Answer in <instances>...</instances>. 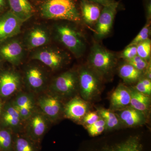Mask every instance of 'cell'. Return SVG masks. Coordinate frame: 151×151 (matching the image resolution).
<instances>
[{
	"label": "cell",
	"mask_w": 151,
	"mask_h": 151,
	"mask_svg": "<svg viewBox=\"0 0 151 151\" xmlns=\"http://www.w3.org/2000/svg\"><path fill=\"white\" fill-rule=\"evenodd\" d=\"M39 10L41 16L47 19L82 20L77 0H40Z\"/></svg>",
	"instance_id": "1"
},
{
	"label": "cell",
	"mask_w": 151,
	"mask_h": 151,
	"mask_svg": "<svg viewBox=\"0 0 151 151\" xmlns=\"http://www.w3.org/2000/svg\"><path fill=\"white\" fill-rule=\"evenodd\" d=\"M143 137L131 135L119 139H105L85 145L80 151H147Z\"/></svg>",
	"instance_id": "2"
},
{
	"label": "cell",
	"mask_w": 151,
	"mask_h": 151,
	"mask_svg": "<svg viewBox=\"0 0 151 151\" xmlns=\"http://www.w3.org/2000/svg\"><path fill=\"white\" fill-rule=\"evenodd\" d=\"M54 36L57 40L76 58L83 55L86 50V40L83 35L72 25L60 23L55 25Z\"/></svg>",
	"instance_id": "3"
},
{
	"label": "cell",
	"mask_w": 151,
	"mask_h": 151,
	"mask_svg": "<svg viewBox=\"0 0 151 151\" xmlns=\"http://www.w3.org/2000/svg\"><path fill=\"white\" fill-rule=\"evenodd\" d=\"M89 68L100 78H106L113 73L117 64L116 55L97 43L91 47L88 56Z\"/></svg>",
	"instance_id": "4"
},
{
	"label": "cell",
	"mask_w": 151,
	"mask_h": 151,
	"mask_svg": "<svg viewBox=\"0 0 151 151\" xmlns=\"http://www.w3.org/2000/svg\"><path fill=\"white\" fill-rule=\"evenodd\" d=\"M44 67L37 62L30 63L25 66L22 76L23 84L27 91L37 94L47 90L50 84L49 76Z\"/></svg>",
	"instance_id": "5"
},
{
	"label": "cell",
	"mask_w": 151,
	"mask_h": 151,
	"mask_svg": "<svg viewBox=\"0 0 151 151\" xmlns=\"http://www.w3.org/2000/svg\"><path fill=\"white\" fill-rule=\"evenodd\" d=\"M30 58L54 71L62 69L70 60V55L67 52L48 45L32 50Z\"/></svg>",
	"instance_id": "6"
},
{
	"label": "cell",
	"mask_w": 151,
	"mask_h": 151,
	"mask_svg": "<svg viewBox=\"0 0 151 151\" xmlns=\"http://www.w3.org/2000/svg\"><path fill=\"white\" fill-rule=\"evenodd\" d=\"M78 87V73L70 70L58 76L50 82L47 90L61 99L73 96Z\"/></svg>",
	"instance_id": "7"
},
{
	"label": "cell",
	"mask_w": 151,
	"mask_h": 151,
	"mask_svg": "<svg viewBox=\"0 0 151 151\" xmlns=\"http://www.w3.org/2000/svg\"><path fill=\"white\" fill-rule=\"evenodd\" d=\"M51 123L37 107L25 122L23 133L32 140L40 145Z\"/></svg>",
	"instance_id": "8"
},
{
	"label": "cell",
	"mask_w": 151,
	"mask_h": 151,
	"mask_svg": "<svg viewBox=\"0 0 151 151\" xmlns=\"http://www.w3.org/2000/svg\"><path fill=\"white\" fill-rule=\"evenodd\" d=\"M21 74L14 69L0 71V100L5 102L22 91Z\"/></svg>",
	"instance_id": "9"
},
{
	"label": "cell",
	"mask_w": 151,
	"mask_h": 151,
	"mask_svg": "<svg viewBox=\"0 0 151 151\" xmlns=\"http://www.w3.org/2000/svg\"><path fill=\"white\" fill-rule=\"evenodd\" d=\"M78 75L81 97L86 101L92 100L100 92V77L89 67H81Z\"/></svg>",
	"instance_id": "10"
},
{
	"label": "cell",
	"mask_w": 151,
	"mask_h": 151,
	"mask_svg": "<svg viewBox=\"0 0 151 151\" xmlns=\"http://www.w3.org/2000/svg\"><path fill=\"white\" fill-rule=\"evenodd\" d=\"M25 47L18 38H11L0 43V59L14 66L20 65L24 58Z\"/></svg>",
	"instance_id": "11"
},
{
	"label": "cell",
	"mask_w": 151,
	"mask_h": 151,
	"mask_svg": "<svg viewBox=\"0 0 151 151\" xmlns=\"http://www.w3.org/2000/svg\"><path fill=\"white\" fill-rule=\"evenodd\" d=\"M24 125V121L11 99L5 102L0 115V127L17 134L23 133Z\"/></svg>",
	"instance_id": "12"
},
{
	"label": "cell",
	"mask_w": 151,
	"mask_h": 151,
	"mask_svg": "<svg viewBox=\"0 0 151 151\" xmlns=\"http://www.w3.org/2000/svg\"><path fill=\"white\" fill-rule=\"evenodd\" d=\"M36 105L52 123L59 119L63 111L61 99L48 91L40 94Z\"/></svg>",
	"instance_id": "13"
},
{
	"label": "cell",
	"mask_w": 151,
	"mask_h": 151,
	"mask_svg": "<svg viewBox=\"0 0 151 151\" xmlns=\"http://www.w3.org/2000/svg\"><path fill=\"white\" fill-rule=\"evenodd\" d=\"M51 33L50 31L44 25H34L26 33L23 42L24 47L32 51L48 45L51 41Z\"/></svg>",
	"instance_id": "14"
},
{
	"label": "cell",
	"mask_w": 151,
	"mask_h": 151,
	"mask_svg": "<svg viewBox=\"0 0 151 151\" xmlns=\"http://www.w3.org/2000/svg\"><path fill=\"white\" fill-rule=\"evenodd\" d=\"M119 4V2L115 1L103 6L96 23V34L98 39L103 38L111 32Z\"/></svg>",
	"instance_id": "15"
},
{
	"label": "cell",
	"mask_w": 151,
	"mask_h": 151,
	"mask_svg": "<svg viewBox=\"0 0 151 151\" xmlns=\"http://www.w3.org/2000/svg\"><path fill=\"white\" fill-rule=\"evenodd\" d=\"M23 22L9 10L0 16V43L21 32Z\"/></svg>",
	"instance_id": "16"
},
{
	"label": "cell",
	"mask_w": 151,
	"mask_h": 151,
	"mask_svg": "<svg viewBox=\"0 0 151 151\" xmlns=\"http://www.w3.org/2000/svg\"><path fill=\"white\" fill-rule=\"evenodd\" d=\"M88 110V104L86 101L76 97L66 103L63 108V113L68 119L79 121L83 119Z\"/></svg>",
	"instance_id": "17"
},
{
	"label": "cell",
	"mask_w": 151,
	"mask_h": 151,
	"mask_svg": "<svg viewBox=\"0 0 151 151\" xmlns=\"http://www.w3.org/2000/svg\"><path fill=\"white\" fill-rule=\"evenodd\" d=\"M102 6L89 0H81L79 9L82 19L89 25L96 23L101 14Z\"/></svg>",
	"instance_id": "18"
},
{
	"label": "cell",
	"mask_w": 151,
	"mask_h": 151,
	"mask_svg": "<svg viewBox=\"0 0 151 151\" xmlns=\"http://www.w3.org/2000/svg\"><path fill=\"white\" fill-rule=\"evenodd\" d=\"M10 10L22 21L29 19L35 13V9L28 0H7Z\"/></svg>",
	"instance_id": "19"
},
{
	"label": "cell",
	"mask_w": 151,
	"mask_h": 151,
	"mask_svg": "<svg viewBox=\"0 0 151 151\" xmlns=\"http://www.w3.org/2000/svg\"><path fill=\"white\" fill-rule=\"evenodd\" d=\"M130 89L123 84H120L111 94V108L113 110H123L130 105Z\"/></svg>",
	"instance_id": "20"
},
{
	"label": "cell",
	"mask_w": 151,
	"mask_h": 151,
	"mask_svg": "<svg viewBox=\"0 0 151 151\" xmlns=\"http://www.w3.org/2000/svg\"><path fill=\"white\" fill-rule=\"evenodd\" d=\"M40 144L32 140L24 133L14 134L13 151H40Z\"/></svg>",
	"instance_id": "21"
},
{
	"label": "cell",
	"mask_w": 151,
	"mask_h": 151,
	"mask_svg": "<svg viewBox=\"0 0 151 151\" xmlns=\"http://www.w3.org/2000/svg\"><path fill=\"white\" fill-rule=\"evenodd\" d=\"M143 114L133 108L124 109L120 113V119L127 127H136L144 123L145 117Z\"/></svg>",
	"instance_id": "22"
},
{
	"label": "cell",
	"mask_w": 151,
	"mask_h": 151,
	"mask_svg": "<svg viewBox=\"0 0 151 151\" xmlns=\"http://www.w3.org/2000/svg\"><path fill=\"white\" fill-rule=\"evenodd\" d=\"M14 97L11 100L18 111L25 107L32 109L37 107L35 94L28 91H21Z\"/></svg>",
	"instance_id": "23"
},
{
	"label": "cell",
	"mask_w": 151,
	"mask_h": 151,
	"mask_svg": "<svg viewBox=\"0 0 151 151\" xmlns=\"http://www.w3.org/2000/svg\"><path fill=\"white\" fill-rule=\"evenodd\" d=\"M130 105L132 108L142 113L146 112L148 110L150 105L149 95L141 93L135 89H130Z\"/></svg>",
	"instance_id": "24"
},
{
	"label": "cell",
	"mask_w": 151,
	"mask_h": 151,
	"mask_svg": "<svg viewBox=\"0 0 151 151\" xmlns=\"http://www.w3.org/2000/svg\"><path fill=\"white\" fill-rule=\"evenodd\" d=\"M142 73L127 63L119 68V75L126 83H133L139 80Z\"/></svg>",
	"instance_id": "25"
},
{
	"label": "cell",
	"mask_w": 151,
	"mask_h": 151,
	"mask_svg": "<svg viewBox=\"0 0 151 151\" xmlns=\"http://www.w3.org/2000/svg\"><path fill=\"white\" fill-rule=\"evenodd\" d=\"M14 137L11 130L0 127V151H13Z\"/></svg>",
	"instance_id": "26"
},
{
	"label": "cell",
	"mask_w": 151,
	"mask_h": 151,
	"mask_svg": "<svg viewBox=\"0 0 151 151\" xmlns=\"http://www.w3.org/2000/svg\"><path fill=\"white\" fill-rule=\"evenodd\" d=\"M97 111L102 119L105 121L107 129H114L119 127V119L116 114L112 111L104 108L98 109Z\"/></svg>",
	"instance_id": "27"
},
{
	"label": "cell",
	"mask_w": 151,
	"mask_h": 151,
	"mask_svg": "<svg viewBox=\"0 0 151 151\" xmlns=\"http://www.w3.org/2000/svg\"><path fill=\"white\" fill-rule=\"evenodd\" d=\"M137 53L138 56L146 61H148L150 58L151 41L150 39L144 41L137 45Z\"/></svg>",
	"instance_id": "28"
},
{
	"label": "cell",
	"mask_w": 151,
	"mask_h": 151,
	"mask_svg": "<svg viewBox=\"0 0 151 151\" xmlns=\"http://www.w3.org/2000/svg\"><path fill=\"white\" fill-rule=\"evenodd\" d=\"M150 31V21H148L144 27L141 29L140 32L139 33L135 38L128 45V46L137 45L138 44L142 42L147 40L149 38Z\"/></svg>",
	"instance_id": "29"
},
{
	"label": "cell",
	"mask_w": 151,
	"mask_h": 151,
	"mask_svg": "<svg viewBox=\"0 0 151 151\" xmlns=\"http://www.w3.org/2000/svg\"><path fill=\"white\" fill-rule=\"evenodd\" d=\"M126 61L127 63L131 64L136 69L142 72L146 70L149 65L148 61H146L138 55H136L132 59Z\"/></svg>",
	"instance_id": "30"
},
{
	"label": "cell",
	"mask_w": 151,
	"mask_h": 151,
	"mask_svg": "<svg viewBox=\"0 0 151 151\" xmlns=\"http://www.w3.org/2000/svg\"><path fill=\"white\" fill-rule=\"evenodd\" d=\"M137 55V45H127L122 51L120 57L126 60H129Z\"/></svg>",
	"instance_id": "31"
},
{
	"label": "cell",
	"mask_w": 151,
	"mask_h": 151,
	"mask_svg": "<svg viewBox=\"0 0 151 151\" xmlns=\"http://www.w3.org/2000/svg\"><path fill=\"white\" fill-rule=\"evenodd\" d=\"M100 119L98 113L95 112L87 113L83 118V123L86 126H90L95 123Z\"/></svg>",
	"instance_id": "32"
},
{
	"label": "cell",
	"mask_w": 151,
	"mask_h": 151,
	"mask_svg": "<svg viewBox=\"0 0 151 151\" xmlns=\"http://www.w3.org/2000/svg\"><path fill=\"white\" fill-rule=\"evenodd\" d=\"M101 127H106L105 122L103 119H99L94 124L90 126H86V127L88 133H89Z\"/></svg>",
	"instance_id": "33"
},
{
	"label": "cell",
	"mask_w": 151,
	"mask_h": 151,
	"mask_svg": "<svg viewBox=\"0 0 151 151\" xmlns=\"http://www.w3.org/2000/svg\"><path fill=\"white\" fill-rule=\"evenodd\" d=\"M136 90L138 92L147 95H150L151 89H149L143 84L140 80L138 82L136 86Z\"/></svg>",
	"instance_id": "34"
},
{
	"label": "cell",
	"mask_w": 151,
	"mask_h": 151,
	"mask_svg": "<svg viewBox=\"0 0 151 151\" xmlns=\"http://www.w3.org/2000/svg\"><path fill=\"white\" fill-rule=\"evenodd\" d=\"M89 1L97 3L103 6L108 5L111 3L114 2L115 1V0H89Z\"/></svg>",
	"instance_id": "35"
},
{
	"label": "cell",
	"mask_w": 151,
	"mask_h": 151,
	"mask_svg": "<svg viewBox=\"0 0 151 151\" xmlns=\"http://www.w3.org/2000/svg\"><path fill=\"white\" fill-rule=\"evenodd\" d=\"M8 6L7 0H0V14L4 12Z\"/></svg>",
	"instance_id": "36"
},
{
	"label": "cell",
	"mask_w": 151,
	"mask_h": 151,
	"mask_svg": "<svg viewBox=\"0 0 151 151\" xmlns=\"http://www.w3.org/2000/svg\"><path fill=\"white\" fill-rule=\"evenodd\" d=\"M141 82L143 84L145 85L146 87L151 89V80L148 79V78H144L140 80Z\"/></svg>",
	"instance_id": "37"
},
{
	"label": "cell",
	"mask_w": 151,
	"mask_h": 151,
	"mask_svg": "<svg viewBox=\"0 0 151 151\" xmlns=\"http://www.w3.org/2000/svg\"><path fill=\"white\" fill-rule=\"evenodd\" d=\"M4 102H3V101L0 100V115H1V113L2 110L3 106H4Z\"/></svg>",
	"instance_id": "38"
},
{
	"label": "cell",
	"mask_w": 151,
	"mask_h": 151,
	"mask_svg": "<svg viewBox=\"0 0 151 151\" xmlns=\"http://www.w3.org/2000/svg\"><path fill=\"white\" fill-rule=\"evenodd\" d=\"M1 64H0V71H1Z\"/></svg>",
	"instance_id": "39"
},
{
	"label": "cell",
	"mask_w": 151,
	"mask_h": 151,
	"mask_svg": "<svg viewBox=\"0 0 151 151\" xmlns=\"http://www.w3.org/2000/svg\"><path fill=\"white\" fill-rule=\"evenodd\" d=\"M33 1H36V0H33Z\"/></svg>",
	"instance_id": "40"
}]
</instances>
